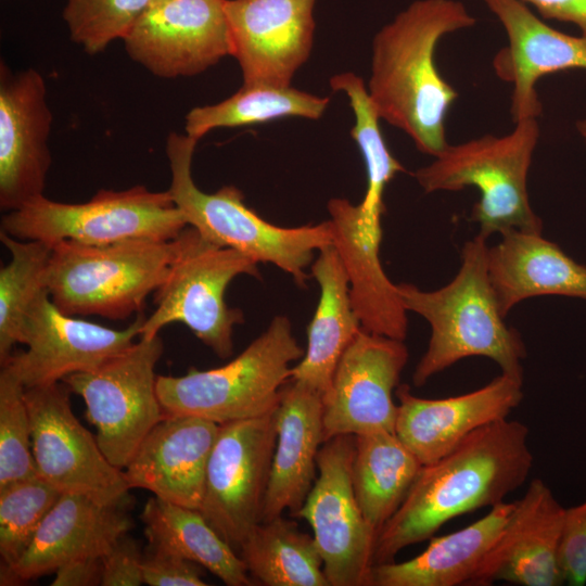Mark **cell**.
I'll return each mask as SVG.
<instances>
[{"label": "cell", "mask_w": 586, "mask_h": 586, "mask_svg": "<svg viewBox=\"0 0 586 586\" xmlns=\"http://www.w3.org/2000/svg\"><path fill=\"white\" fill-rule=\"evenodd\" d=\"M528 428L501 419L471 433L437 461L422 466L396 512L380 530L373 563L431 538L448 521L505 501L533 467Z\"/></svg>", "instance_id": "cell-1"}, {"label": "cell", "mask_w": 586, "mask_h": 586, "mask_svg": "<svg viewBox=\"0 0 586 586\" xmlns=\"http://www.w3.org/2000/svg\"><path fill=\"white\" fill-rule=\"evenodd\" d=\"M475 17L458 0H417L383 26L372 42L369 95L381 119L433 157L448 144L445 120L458 92L440 74L441 39Z\"/></svg>", "instance_id": "cell-2"}, {"label": "cell", "mask_w": 586, "mask_h": 586, "mask_svg": "<svg viewBox=\"0 0 586 586\" xmlns=\"http://www.w3.org/2000/svg\"><path fill=\"white\" fill-rule=\"evenodd\" d=\"M487 238L480 232L466 241L454 279L434 291L397 284L407 311L431 327L428 348L412 374L416 386L457 361L473 356L495 361L502 373L523 378L526 357L521 334L505 322L488 273Z\"/></svg>", "instance_id": "cell-3"}, {"label": "cell", "mask_w": 586, "mask_h": 586, "mask_svg": "<svg viewBox=\"0 0 586 586\" xmlns=\"http://www.w3.org/2000/svg\"><path fill=\"white\" fill-rule=\"evenodd\" d=\"M198 140L171 132L166 154L171 180L168 192L188 226L208 241L233 249L256 263H270L304 286L306 268L315 251L332 244L328 221L301 227H280L263 219L244 204L241 190L225 186L214 193L200 190L191 174Z\"/></svg>", "instance_id": "cell-4"}, {"label": "cell", "mask_w": 586, "mask_h": 586, "mask_svg": "<svg viewBox=\"0 0 586 586\" xmlns=\"http://www.w3.org/2000/svg\"><path fill=\"white\" fill-rule=\"evenodd\" d=\"M505 136L482 137L447 146L434 161L416 170V180L425 193L460 191L474 187L480 199L470 220L486 238L509 230L543 231L527 193V176L539 139L537 118L514 123Z\"/></svg>", "instance_id": "cell-5"}, {"label": "cell", "mask_w": 586, "mask_h": 586, "mask_svg": "<svg viewBox=\"0 0 586 586\" xmlns=\"http://www.w3.org/2000/svg\"><path fill=\"white\" fill-rule=\"evenodd\" d=\"M177 250V238L106 245L61 241L52 246L50 297L71 316L125 320L142 313L146 297L166 279Z\"/></svg>", "instance_id": "cell-6"}, {"label": "cell", "mask_w": 586, "mask_h": 586, "mask_svg": "<svg viewBox=\"0 0 586 586\" xmlns=\"http://www.w3.org/2000/svg\"><path fill=\"white\" fill-rule=\"evenodd\" d=\"M304 352L290 320L277 316L228 364L208 370L190 368L179 377L157 375L164 415H190L224 424L272 413L290 381L291 364Z\"/></svg>", "instance_id": "cell-7"}, {"label": "cell", "mask_w": 586, "mask_h": 586, "mask_svg": "<svg viewBox=\"0 0 586 586\" xmlns=\"http://www.w3.org/2000/svg\"><path fill=\"white\" fill-rule=\"evenodd\" d=\"M177 242L167 277L155 291L156 307L144 318L140 336H156L167 324L180 322L219 358H228L233 354V328L244 316L241 309L228 306L226 289L238 276L258 278V263L208 241L191 226Z\"/></svg>", "instance_id": "cell-8"}, {"label": "cell", "mask_w": 586, "mask_h": 586, "mask_svg": "<svg viewBox=\"0 0 586 586\" xmlns=\"http://www.w3.org/2000/svg\"><path fill=\"white\" fill-rule=\"evenodd\" d=\"M188 227L168 190L150 191L144 186L126 190H99L79 204L52 201L40 195L7 212L1 231L51 247L71 240L87 245H106L133 239L173 240Z\"/></svg>", "instance_id": "cell-9"}, {"label": "cell", "mask_w": 586, "mask_h": 586, "mask_svg": "<svg viewBox=\"0 0 586 586\" xmlns=\"http://www.w3.org/2000/svg\"><path fill=\"white\" fill-rule=\"evenodd\" d=\"M158 335L142 337L94 370L62 380L86 405V418L107 460L124 470L149 432L165 417L155 368L163 355Z\"/></svg>", "instance_id": "cell-10"}, {"label": "cell", "mask_w": 586, "mask_h": 586, "mask_svg": "<svg viewBox=\"0 0 586 586\" xmlns=\"http://www.w3.org/2000/svg\"><path fill=\"white\" fill-rule=\"evenodd\" d=\"M354 435H337L322 444L316 480L294 514L310 525L330 586H372L378 534L354 492Z\"/></svg>", "instance_id": "cell-11"}, {"label": "cell", "mask_w": 586, "mask_h": 586, "mask_svg": "<svg viewBox=\"0 0 586 586\" xmlns=\"http://www.w3.org/2000/svg\"><path fill=\"white\" fill-rule=\"evenodd\" d=\"M276 438L275 412L220 424L200 511L235 550L263 520Z\"/></svg>", "instance_id": "cell-12"}, {"label": "cell", "mask_w": 586, "mask_h": 586, "mask_svg": "<svg viewBox=\"0 0 586 586\" xmlns=\"http://www.w3.org/2000/svg\"><path fill=\"white\" fill-rule=\"evenodd\" d=\"M65 383L26 388L37 474L61 493L87 495L100 502L128 498L124 471L113 466L72 411Z\"/></svg>", "instance_id": "cell-13"}, {"label": "cell", "mask_w": 586, "mask_h": 586, "mask_svg": "<svg viewBox=\"0 0 586 586\" xmlns=\"http://www.w3.org/2000/svg\"><path fill=\"white\" fill-rule=\"evenodd\" d=\"M144 318L140 313L125 329H112L63 313L47 293L28 313L22 342L27 349L13 353L1 367L25 388L60 382L128 349L140 336Z\"/></svg>", "instance_id": "cell-14"}, {"label": "cell", "mask_w": 586, "mask_h": 586, "mask_svg": "<svg viewBox=\"0 0 586 586\" xmlns=\"http://www.w3.org/2000/svg\"><path fill=\"white\" fill-rule=\"evenodd\" d=\"M404 341L361 329L342 354L323 397L326 441L337 435L395 433L393 393L408 361Z\"/></svg>", "instance_id": "cell-15"}, {"label": "cell", "mask_w": 586, "mask_h": 586, "mask_svg": "<svg viewBox=\"0 0 586 586\" xmlns=\"http://www.w3.org/2000/svg\"><path fill=\"white\" fill-rule=\"evenodd\" d=\"M226 0L152 3L123 38L129 56L163 78L193 76L231 55Z\"/></svg>", "instance_id": "cell-16"}, {"label": "cell", "mask_w": 586, "mask_h": 586, "mask_svg": "<svg viewBox=\"0 0 586 586\" xmlns=\"http://www.w3.org/2000/svg\"><path fill=\"white\" fill-rule=\"evenodd\" d=\"M46 84L34 68L13 73L0 65V207L20 208L43 195L51 164L52 114Z\"/></svg>", "instance_id": "cell-17"}, {"label": "cell", "mask_w": 586, "mask_h": 586, "mask_svg": "<svg viewBox=\"0 0 586 586\" xmlns=\"http://www.w3.org/2000/svg\"><path fill=\"white\" fill-rule=\"evenodd\" d=\"M316 0H226L231 55L243 84L291 86L310 54Z\"/></svg>", "instance_id": "cell-18"}, {"label": "cell", "mask_w": 586, "mask_h": 586, "mask_svg": "<svg viewBox=\"0 0 586 586\" xmlns=\"http://www.w3.org/2000/svg\"><path fill=\"white\" fill-rule=\"evenodd\" d=\"M522 387L523 378L502 372L481 388L446 398H421L400 384L395 434L423 466L433 463L474 431L508 418L523 399Z\"/></svg>", "instance_id": "cell-19"}, {"label": "cell", "mask_w": 586, "mask_h": 586, "mask_svg": "<svg viewBox=\"0 0 586 586\" xmlns=\"http://www.w3.org/2000/svg\"><path fill=\"white\" fill-rule=\"evenodd\" d=\"M564 512L549 486L532 480L468 585L563 584L559 550Z\"/></svg>", "instance_id": "cell-20"}, {"label": "cell", "mask_w": 586, "mask_h": 586, "mask_svg": "<svg viewBox=\"0 0 586 586\" xmlns=\"http://www.w3.org/2000/svg\"><path fill=\"white\" fill-rule=\"evenodd\" d=\"M498 18L508 43L493 59V68L512 85L513 123L538 118L542 103L537 81L566 69H586V37L563 34L538 18L521 0H483Z\"/></svg>", "instance_id": "cell-21"}, {"label": "cell", "mask_w": 586, "mask_h": 586, "mask_svg": "<svg viewBox=\"0 0 586 586\" xmlns=\"http://www.w3.org/2000/svg\"><path fill=\"white\" fill-rule=\"evenodd\" d=\"M128 498L100 502L87 495L62 493L24 556L1 566L0 584L17 585L54 573L81 557H103L132 527Z\"/></svg>", "instance_id": "cell-22"}, {"label": "cell", "mask_w": 586, "mask_h": 586, "mask_svg": "<svg viewBox=\"0 0 586 586\" xmlns=\"http://www.w3.org/2000/svg\"><path fill=\"white\" fill-rule=\"evenodd\" d=\"M328 211L332 245L347 275L352 304L361 328L405 341L407 310L397 284L388 279L380 259L381 219L368 216L360 204L342 198L331 199Z\"/></svg>", "instance_id": "cell-23"}, {"label": "cell", "mask_w": 586, "mask_h": 586, "mask_svg": "<svg viewBox=\"0 0 586 586\" xmlns=\"http://www.w3.org/2000/svg\"><path fill=\"white\" fill-rule=\"evenodd\" d=\"M219 428L220 424L196 416H165L123 470L129 487L200 510L207 463Z\"/></svg>", "instance_id": "cell-24"}, {"label": "cell", "mask_w": 586, "mask_h": 586, "mask_svg": "<svg viewBox=\"0 0 586 586\" xmlns=\"http://www.w3.org/2000/svg\"><path fill=\"white\" fill-rule=\"evenodd\" d=\"M277 438L266 491L263 520L295 514L317 475V456L326 442L323 396L290 380L275 411Z\"/></svg>", "instance_id": "cell-25"}, {"label": "cell", "mask_w": 586, "mask_h": 586, "mask_svg": "<svg viewBox=\"0 0 586 586\" xmlns=\"http://www.w3.org/2000/svg\"><path fill=\"white\" fill-rule=\"evenodd\" d=\"M488 247V273L501 314L526 298L560 295L586 301V266L542 233L509 230Z\"/></svg>", "instance_id": "cell-26"}, {"label": "cell", "mask_w": 586, "mask_h": 586, "mask_svg": "<svg viewBox=\"0 0 586 586\" xmlns=\"http://www.w3.org/2000/svg\"><path fill=\"white\" fill-rule=\"evenodd\" d=\"M318 252L311 276L320 286V297L307 329L306 351L300 362L292 367L290 380L324 397L342 354L362 328L335 247L329 244Z\"/></svg>", "instance_id": "cell-27"}, {"label": "cell", "mask_w": 586, "mask_h": 586, "mask_svg": "<svg viewBox=\"0 0 586 586\" xmlns=\"http://www.w3.org/2000/svg\"><path fill=\"white\" fill-rule=\"evenodd\" d=\"M513 502H500L474 523L440 537L404 562L375 564L372 586H459L468 585L496 540Z\"/></svg>", "instance_id": "cell-28"}, {"label": "cell", "mask_w": 586, "mask_h": 586, "mask_svg": "<svg viewBox=\"0 0 586 586\" xmlns=\"http://www.w3.org/2000/svg\"><path fill=\"white\" fill-rule=\"evenodd\" d=\"M140 519L150 548L190 560L228 586L253 585V578L237 550L213 528L199 509L153 496L145 502Z\"/></svg>", "instance_id": "cell-29"}, {"label": "cell", "mask_w": 586, "mask_h": 586, "mask_svg": "<svg viewBox=\"0 0 586 586\" xmlns=\"http://www.w3.org/2000/svg\"><path fill=\"white\" fill-rule=\"evenodd\" d=\"M422 466L395 433L355 436L353 487L365 519L377 534L399 508Z\"/></svg>", "instance_id": "cell-30"}, {"label": "cell", "mask_w": 586, "mask_h": 586, "mask_svg": "<svg viewBox=\"0 0 586 586\" xmlns=\"http://www.w3.org/2000/svg\"><path fill=\"white\" fill-rule=\"evenodd\" d=\"M252 578L266 586H330L314 536L278 515L262 520L239 546Z\"/></svg>", "instance_id": "cell-31"}, {"label": "cell", "mask_w": 586, "mask_h": 586, "mask_svg": "<svg viewBox=\"0 0 586 586\" xmlns=\"http://www.w3.org/2000/svg\"><path fill=\"white\" fill-rule=\"evenodd\" d=\"M329 98L301 91L292 86L243 84L230 98L192 109L186 116V133L198 141L208 131L239 127L284 117L318 119Z\"/></svg>", "instance_id": "cell-32"}, {"label": "cell", "mask_w": 586, "mask_h": 586, "mask_svg": "<svg viewBox=\"0 0 586 586\" xmlns=\"http://www.w3.org/2000/svg\"><path fill=\"white\" fill-rule=\"evenodd\" d=\"M11 259L0 268V362L22 344L28 313L49 293L48 272L52 247L36 240H21L0 231Z\"/></svg>", "instance_id": "cell-33"}, {"label": "cell", "mask_w": 586, "mask_h": 586, "mask_svg": "<svg viewBox=\"0 0 586 586\" xmlns=\"http://www.w3.org/2000/svg\"><path fill=\"white\" fill-rule=\"evenodd\" d=\"M330 86L333 91H342L347 95L355 115L351 136L362 154L367 169V190L359 204L369 216L381 218L384 212V189L405 168L392 155L384 141L379 125L381 118L364 80L354 73H342L331 77Z\"/></svg>", "instance_id": "cell-34"}, {"label": "cell", "mask_w": 586, "mask_h": 586, "mask_svg": "<svg viewBox=\"0 0 586 586\" xmlns=\"http://www.w3.org/2000/svg\"><path fill=\"white\" fill-rule=\"evenodd\" d=\"M61 494L39 475L0 486L1 566L24 556Z\"/></svg>", "instance_id": "cell-35"}, {"label": "cell", "mask_w": 586, "mask_h": 586, "mask_svg": "<svg viewBox=\"0 0 586 586\" xmlns=\"http://www.w3.org/2000/svg\"><path fill=\"white\" fill-rule=\"evenodd\" d=\"M151 4L152 0H66L63 18L71 39L97 54L123 39Z\"/></svg>", "instance_id": "cell-36"}, {"label": "cell", "mask_w": 586, "mask_h": 586, "mask_svg": "<svg viewBox=\"0 0 586 586\" xmlns=\"http://www.w3.org/2000/svg\"><path fill=\"white\" fill-rule=\"evenodd\" d=\"M25 386L8 369L0 372V486L36 476Z\"/></svg>", "instance_id": "cell-37"}, {"label": "cell", "mask_w": 586, "mask_h": 586, "mask_svg": "<svg viewBox=\"0 0 586 586\" xmlns=\"http://www.w3.org/2000/svg\"><path fill=\"white\" fill-rule=\"evenodd\" d=\"M563 584L583 586L586 583V500L565 509L560 550Z\"/></svg>", "instance_id": "cell-38"}, {"label": "cell", "mask_w": 586, "mask_h": 586, "mask_svg": "<svg viewBox=\"0 0 586 586\" xmlns=\"http://www.w3.org/2000/svg\"><path fill=\"white\" fill-rule=\"evenodd\" d=\"M143 583L150 586H204L201 566L168 551L148 549L142 560Z\"/></svg>", "instance_id": "cell-39"}, {"label": "cell", "mask_w": 586, "mask_h": 586, "mask_svg": "<svg viewBox=\"0 0 586 586\" xmlns=\"http://www.w3.org/2000/svg\"><path fill=\"white\" fill-rule=\"evenodd\" d=\"M142 560L138 543L127 534L120 536L101 557L102 586H139L143 583Z\"/></svg>", "instance_id": "cell-40"}, {"label": "cell", "mask_w": 586, "mask_h": 586, "mask_svg": "<svg viewBox=\"0 0 586 586\" xmlns=\"http://www.w3.org/2000/svg\"><path fill=\"white\" fill-rule=\"evenodd\" d=\"M101 558L81 557L69 560L54 571L51 586L100 585Z\"/></svg>", "instance_id": "cell-41"}, {"label": "cell", "mask_w": 586, "mask_h": 586, "mask_svg": "<svg viewBox=\"0 0 586 586\" xmlns=\"http://www.w3.org/2000/svg\"><path fill=\"white\" fill-rule=\"evenodd\" d=\"M532 4L545 20L574 24L586 37V0H521Z\"/></svg>", "instance_id": "cell-42"}, {"label": "cell", "mask_w": 586, "mask_h": 586, "mask_svg": "<svg viewBox=\"0 0 586 586\" xmlns=\"http://www.w3.org/2000/svg\"><path fill=\"white\" fill-rule=\"evenodd\" d=\"M576 129L586 145V116L576 123Z\"/></svg>", "instance_id": "cell-43"}, {"label": "cell", "mask_w": 586, "mask_h": 586, "mask_svg": "<svg viewBox=\"0 0 586 586\" xmlns=\"http://www.w3.org/2000/svg\"><path fill=\"white\" fill-rule=\"evenodd\" d=\"M161 1H164V0H152V3H156V2H161Z\"/></svg>", "instance_id": "cell-44"}]
</instances>
